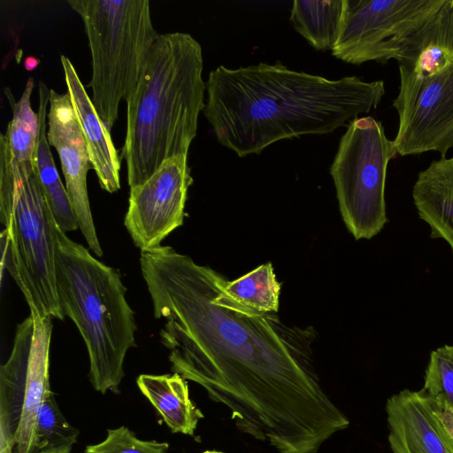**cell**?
<instances>
[{"instance_id": "obj_1", "label": "cell", "mask_w": 453, "mask_h": 453, "mask_svg": "<svg viewBox=\"0 0 453 453\" xmlns=\"http://www.w3.org/2000/svg\"><path fill=\"white\" fill-rule=\"evenodd\" d=\"M140 265L172 371L226 406L241 432L280 453H316L349 426L317 372L313 327L242 306L224 275L170 246L141 251Z\"/></svg>"}, {"instance_id": "obj_2", "label": "cell", "mask_w": 453, "mask_h": 453, "mask_svg": "<svg viewBox=\"0 0 453 453\" xmlns=\"http://www.w3.org/2000/svg\"><path fill=\"white\" fill-rule=\"evenodd\" d=\"M205 85L203 113L217 141L240 157L280 140L330 134L375 109L385 94L383 81L330 80L280 62L219 65Z\"/></svg>"}, {"instance_id": "obj_3", "label": "cell", "mask_w": 453, "mask_h": 453, "mask_svg": "<svg viewBox=\"0 0 453 453\" xmlns=\"http://www.w3.org/2000/svg\"><path fill=\"white\" fill-rule=\"evenodd\" d=\"M203 50L189 34L159 35L127 103L120 159L130 188L147 180L167 159L188 156L204 106Z\"/></svg>"}, {"instance_id": "obj_4", "label": "cell", "mask_w": 453, "mask_h": 453, "mask_svg": "<svg viewBox=\"0 0 453 453\" xmlns=\"http://www.w3.org/2000/svg\"><path fill=\"white\" fill-rule=\"evenodd\" d=\"M56 284L64 314L87 347L90 383L102 394L119 393L124 360L136 345L137 327L119 270L95 258L58 226Z\"/></svg>"}, {"instance_id": "obj_5", "label": "cell", "mask_w": 453, "mask_h": 453, "mask_svg": "<svg viewBox=\"0 0 453 453\" xmlns=\"http://www.w3.org/2000/svg\"><path fill=\"white\" fill-rule=\"evenodd\" d=\"M396 61L397 154L437 151L446 157L453 148V0L410 38Z\"/></svg>"}, {"instance_id": "obj_6", "label": "cell", "mask_w": 453, "mask_h": 453, "mask_svg": "<svg viewBox=\"0 0 453 453\" xmlns=\"http://www.w3.org/2000/svg\"><path fill=\"white\" fill-rule=\"evenodd\" d=\"M2 267L8 270L31 312L64 320L56 284L57 224L32 163L13 157L0 135Z\"/></svg>"}, {"instance_id": "obj_7", "label": "cell", "mask_w": 453, "mask_h": 453, "mask_svg": "<svg viewBox=\"0 0 453 453\" xmlns=\"http://www.w3.org/2000/svg\"><path fill=\"white\" fill-rule=\"evenodd\" d=\"M81 18L92 60L95 108L111 131L158 37L148 0H67Z\"/></svg>"}, {"instance_id": "obj_8", "label": "cell", "mask_w": 453, "mask_h": 453, "mask_svg": "<svg viewBox=\"0 0 453 453\" xmlns=\"http://www.w3.org/2000/svg\"><path fill=\"white\" fill-rule=\"evenodd\" d=\"M382 123L371 116L350 121L330 167L342 220L356 240L371 239L388 222L387 168L397 156Z\"/></svg>"}, {"instance_id": "obj_9", "label": "cell", "mask_w": 453, "mask_h": 453, "mask_svg": "<svg viewBox=\"0 0 453 453\" xmlns=\"http://www.w3.org/2000/svg\"><path fill=\"white\" fill-rule=\"evenodd\" d=\"M446 0H345L332 55L348 64L397 59L410 38Z\"/></svg>"}, {"instance_id": "obj_10", "label": "cell", "mask_w": 453, "mask_h": 453, "mask_svg": "<svg viewBox=\"0 0 453 453\" xmlns=\"http://www.w3.org/2000/svg\"><path fill=\"white\" fill-rule=\"evenodd\" d=\"M193 182L188 156L165 160L143 183L130 188L124 225L134 245L149 250L183 224Z\"/></svg>"}, {"instance_id": "obj_11", "label": "cell", "mask_w": 453, "mask_h": 453, "mask_svg": "<svg viewBox=\"0 0 453 453\" xmlns=\"http://www.w3.org/2000/svg\"><path fill=\"white\" fill-rule=\"evenodd\" d=\"M47 139L57 150L65 188L75 213L79 229L89 249L103 256L89 205L87 175L92 168L88 147L69 94L50 89L47 112Z\"/></svg>"}, {"instance_id": "obj_12", "label": "cell", "mask_w": 453, "mask_h": 453, "mask_svg": "<svg viewBox=\"0 0 453 453\" xmlns=\"http://www.w3.org/2000/svg\"><path fill=\"white\" fill-rule=\"evenodd\" d=\"M393 453H453L430 398L420 389L401 390L386 403Z\"/></svg>"}, {"instance_id": "obj_13", "label": "cell", "mask_w": 453, "mask_h": 453, "mask_svg": "<svg viewBox=\"0 0 453 453\" xmlns=\"http://www.w3.org/2000/svg\"><path fill=\"white\" fill-rule=\"evenodd\" d=\"M65 81L78 122L84 136L92 169L101 188L108 193L120 188V157L110 130L99 117L72 61L60 57Z\"/></svg>"}, {"instance_id": "obj_14", "label": "cell", "mask_w": 453, "mask_h": 453, "mask_svg": "<svg viewBox=\"0 0 453 453\" xmlns=\"http://www.w3.org/2000/svg\"><path fill=\"white\" fill-rule=\"evenodd\" d=\"M33 317L25 396L15 435V453H38L35 445L37 414L50 386V348L52 320L31 312Z\"/></svg>"}, {"instance_id": "obj_15", "label": "cell", "mask_w": 453, "mask_h": 453, "mask_svg": "<svg viewBox=\"0 0 453 453\" xmlns=\"http://www.w3.org/2000/svg\"><path fill=\"white\" fill-rule=\"evenodd\" d=\"M33 317L17 326L10 357L0 369V453H15L23 409Z\"/></svg>"}, {"instance_id": "obj_16", "label": "cell", "mask_w": 453, "mask_h": 453, "mask_svg": "<svg viewBox=\"0 0 453 453\" xmlns=\"http://www.w3.org/2000/svg\"><path fill=\"white\" fill-rule=\"evenodd\" d=\"M412 198L431 237L443 239L453 253V157L432 161L418 173Z\"/></svg>"}, {"instance_id": "obj_17", "label": "cell", "mask_w": 453, "mask_h": 453, "mask_svg": "<svg viewBox=\"0 0 453 453\" xmlns=\"http://www.w3.org/2000/svg\"><path fill=\"white\" fill-rule=\"evenodd\" d=\"M50 89L40 81L38 83L39 132L32 165L36 180L47 201L57 226L63 232L79 228L78 221L67 191L59 177L47 139V108Z\"/></svg>"}, {"instance_id": "obj_18", "label": "cell", "mask_w": 453, "mask_h": 453, "mask_svg": "<svg viewBox=\"0 0 453 453\" xmlns=\"http://www.w3.org/2000/svg\"><path fill=\"white\" fill-rule=\"evenodd\" d=\"M136 383L173 433L195 434L203 414L191 400L183 377L178 373L141 374Z\"/></svg>"}, {"instance_id": "obj_19", "label": "cell", "mask_w": 453, "mask_h": 453, "mask_svg": "<svg viewBox=\"0 0 453 453\" xmlns=\"http://www.w3.org/2000/svg\"><path fill=\"white\" fill-rule=\"evenodd\" d=\"M345 0H295L294 28L318 50H332L340 34Z\"/></svg>"}, {"instance_id": "obj_20", "label": "cell", "mask_w": 453, "mask_h": 453, "mask_svg": "<svg viewBox=\"0 0 453 453\" xmlns=\"http://www.w3.org/2000/svg\"><path fill=\"white\" fill-rule=\"evenodd\" d=\"M280 288L270 262L225 284V291L231 298L257 312H278Z\"/></svg>"}, {"instance_id": "obj_21", "label": "cell", "mask_w": 453, "mask_h": 453, "mask_svg": "<svg viewBox=\"0 0 453 453\" xmlns=\"http://www.w3.org/2000/svg\"><path fill=\"white\" fill-rule=\"evenodd\" d=\"M34 87V79L30 77L18 101L14 100L9 88H5L12 111L5 136L13 157L19 163H32L38 138V113L32 110L30 103Z\"/></svg>"}, {"instance_id": "obj_22", "label": "cell", "mask_w": 453, "mask_h": 453, "mask_svg": "<svg viewBox=\"0 0 453 453\" xmlns=\"http://www.w3.org/2000/svg\"><path fill=\"white\" fill-rule=\"evenodd\" d=\"M79 431L65 419L49 389L44 395L37 414L35 445L38 453L45 449L73 447L78 440Z\"/></svg>"}, {"instance_id": "obj_23", "label": "cell", "mask_w": 453, "mask_h": 453, "mask_svg": "<svg viewBox=\"0 0 453 453\" xmlns=\"http://www.w3.org/2000/svg\"><path fill=\"white\" fill-rule=\"evenodd\" d=\"M437 408H453V345L430 354L421 389Z\"/></svg>"}, {"instance_id": "obj_24", "label": "cell", "mask_w": 453, "mask_h": 453, "mask_svg": "<svg viewBox=\"0 0 453 453\" xmlns=\"http://www.w3.org/2000/svg\"><path fill=\"white\" fill-rule=\"evenodd\" d=\"M169 444L155 440L139 439L125 426L108 429L104 441L88 445L85 450L91 453H168Z\"/></svg>"}, {"instance_id": "obj_25", "label": "cell", "mask_w": 453, "mask_h": 453, "mask_svg": "<svg viewBox=\"0 0 453 453\" xmlns=\"http://www.w3.org/2000/svg\"><path fill=\"white\" fill-rule=\"evenodd\" d=\"M434 410L445 433L453 443V408H437L434 406Z\"/></svg>"}, {"instance_id": "obj_26", "label": "cell", "mask_w": 453, "mask_h": 453, "mask_svg": "<svg viewBox=\"0 0 453 453\" xmlns=\"http://www.w3.org/2000/svg\"><path fill=\"white\" fill-rule=\"evenodd\" d=\"M73 447H57L41 450L39 453H72Z\"/></svg>"}, {"instance_id": "obj_27", "label": "cell", "mask_w": 453, "mask_h": 453, "mask_svg": "<svg viewBox=\"0 0 453 453\" xmlns=\"http://www.w3.org/2000/svg\"><path fill=\"white\" fill-rule=\"evenodd\" d=\"M39 60L35 57H27L24 61V66L27 71H32L37 67Z\"/></svg>"}, {"instance_id": "obj_28", "label": "cell", "mask_w": 453, "mask_h": 453, "mask_svg": "<svg viewBox=\"0 0 453 453\" xmlns=\"http://www.w3.org/2000/svg\"><path fill=\"white\" fill-rule=\"evenodd\" d=\"M84 453H91V452H88V451L85 450Z\"/></svg>"}]
</instances>
